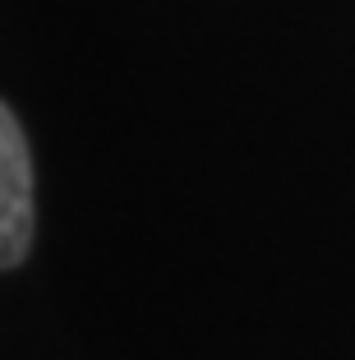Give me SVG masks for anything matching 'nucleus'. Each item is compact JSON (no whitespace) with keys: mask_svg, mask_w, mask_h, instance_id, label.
<instances>
[{"mask_svg":"<svg viewBox=\"0 0 355 360\" xmlns=\"http://www.w3.org/2000/svg\"><path fill=\"white\" fill-rule=\"evenodd\" d=\"M32 245V158L28 139L0 102V268H14Z\"/></svg>","mask_w":355,"mask_h":360,"instance_id":"obj_1","label":"nucleus"}]
</instances>
